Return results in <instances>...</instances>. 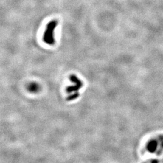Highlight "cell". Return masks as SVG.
I'll use <instances>...</instances> for the list:
<instances>
[{"mask_svg": "<svg viewBox=\"0 0 163 163\" xmlns=\"http://www.w3.org/2000/svg\"><path fill=\"white\" fill-rule=\"evenodd\" d=\"M70 80L74 84V85L69 86L67 88V91L68 93L77 91L82 86V83L81 80L75 75H72L70 76Z\"/></svg>", "mask_w": 163, "mask_h": 163, "instance_id": "7a4b0ae2", "label": "cell"}, {"mask_svg": "<svg viewBox=\"0 0 163 163\" xmlns=\"http://www.w3.org/2000/svg\"><path fill=\"white\" fill-rule=\"evenodd\" d=\"M58 24V21L56 19L52 20L46 25V29L43 34V41L47 45H53L56 42L55 29Z\"/></svg>", "mask_w": 163, "mask_h": 163, "instance_id": "6da1fadb", "label": "cell"}, {"mask_svg": "<svg viewBox=\"0 0 163 163\" xmlns=\"http://www.w3.org/2000/svg\"><path fill=\"white\" fill-rule=\"evenodd\" d=\"M29 89L31 91L36 92L37 90L39 89V85H38V84H37L36 83H32L30 84Z\"/></svg>", "mask_w": 163, "mask_h": 163, "instance_id": "3957f363", "label": "cell"}]
</instances>
